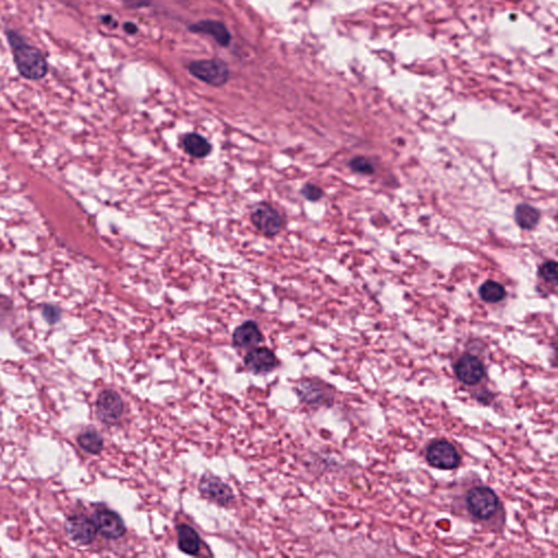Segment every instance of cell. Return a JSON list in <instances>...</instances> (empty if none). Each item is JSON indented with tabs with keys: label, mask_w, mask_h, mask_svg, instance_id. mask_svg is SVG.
<instances>
[{
	"label": "cell",
	"mask_w": 558,
	"mask_h": 558,
	"mask_svg": "<svg viewBox=\"0 0 558 558\" xmlns=\"http://www.w3.org/2000/svg\"><path fill=\"white\" fill-rule=\"evenodd\" d=\"M464 517L492 531H502L505 523V510L494 491L482 483L471 485L455 502Z\"/></svg>",
	"instance_id": "cell-1"
},
{
	"label": "cell",
	"mask_w": 558,
	"mask_h": 558,
	"mask_svg": "<svg viewBox=\"0 0 558 558\" xmlns=\"http://www.w3.org/2000/svg\"><path fill=\"white\" fill-rule=\"evenodd\" d=\"M7 38L19 74L28 80L43 79L49 71V65L41 51L26 43L17 31H8Z\"/></svg>",
	"instance_id": "cell-2"
},
{
	"label": "cell",
	"mask_w": 558,
	"mask_h": 558,
	"mask_svg": "<svg viewBox=\"0 0 558 558\" xmlns=\"http://www.w3.org/2000/svg\"><path fill=\"white\" fill-rule=\"evenodd\" d=\"M425 459L431 467L454 470L462 464V457L453 443L446 439L432 441L425 449Z\"/></svg>",
	"instance_id": "cell-3"
},
{
	"label": "cell",
	"mask_w": 558,
	"mask_h": 558,
	"mask_svg": "<svg viewBox=\"0 0 558 558\" xmlns=\"http://www.w3.org/2000/svg\"><path fill=\"white\" fill-rule=\"evenodd\" d=\"M189 71L200 81L212 87H221L229 79V68L226 62L219 59L193 61L188 66Z\"/></svg>",
	"instance_id": "cell-4"
},
{
	"label": "cell",
	"mask_w": 558,
	"mask_h": 558,
	"mask_svg": "<svg viewBox=\"0 0 558 558\" xmlns=\"http://www.w3.org/2000/svg\"><path fill=\"white\" fill-rule=\"evenodd\" d=\"M198 492L206 500L221 507H230L234 505L236 496L231 487L223 482L221 477L212 473H204L198 482Z\"/></svg>",
	"instance_id": "cell-5"
},
{
	"label": "cell",
	"mask_w": 558,
	"mask_h": 558,
	"mask_svg": "<svg viewBox=\"0 0 558 558\" xmlns=\"http://www.w3.org/2000/svg\"><path fill=\"white\" fill-rule=\"evenodd\" d=\"M251 221L261 234L269 238L277 236L285 225L284 216L269 203H260L255 206L251 213Z\"/></svg>",
	"instance_id": "cell-6"
},
{
	"label": "cell",
	"mask_w": 558,
	"mask_h": 558,
	"mask_svg": "<svg viewBox=\"0 0 558 558\" xmlns=\"http://www.w3.org/2000/svg\"><path fill=\"white\" fill-rule=\"evenodd\" d=\"M454 372L460 383L467 386L479 385L485 378L482 360L472 353H464L455 362Z\"/></svg>",
	"instance_id": "cell-7"
},
{
	"label": "cell",
	"mask_w": 558,
	"mask_h": 558,
	"mask_svg": "<svg viewBox=\"0 0 558 558\" xmlns=\"http://www.w3.org/2000/svg\"><path fill=\"white\" fill-rule=\"evenodd\" d=\"M124 401L119 394L112 389H107L99 394L96 400V416L107 425L117 423L124 414Z\"/></svg>",
	"instance_id": "cell-8"
},
{
	"label": "cell",
	"mask_w": 558,
	"mask_h": 558,
	"mask_svg": "<svg viewBox=\"0 0 558 558\" xmlns=\"http://www.w3.org/2000/svg\"><path fill=\"white\" fill-rule=\"evenodd\" d=\"M92 519L94 521L97 532L110 540H117V539L122 538L127 532V528H126L122 518L112 510L106 509V508L99 509L95 512Z\"/></svg>",
	"instance_id": "cell-9"
},
{
	"label": "cell",
	"mask_w": 558,
	"mask_h": 558,
	"mask_svg": "<svg viewBox=\"0 0 558 558\" xmlns=\"http://www.w3.org/2000/svg\"><path fill=\"white\" fill-rule=\"evenodd\" d=\"M244 366L255 375L271 373L278 366L276 355L265 347L252 348L244 357Z\"/></svg>",
	"instance_id": "cell-10"
},
{
	"label": "cell",
	"mask_w": 558,
	"mask_h": 558,
	"mask_svg": "<svg viewBox=\"0 0 558 558\" xmlns=\"http://www.w3.org/2000/svg\"><path fill=\"white\" fill-rule=\"evenodd\" d=\"M298 396L305 404L311 406H328L332 403V394L325 384L305 380L296 386Z\"/></svg>",
	"instance_id": "cell-11"
},
{
	"label": "cell",
	"mask_w": 558,
	"mask_h": 558,
	"mask_svg": "<svg viewBox=\"0 0 558 558\" xmlns=\"http://www.w3.org/2000/svg\"><path fill=\"white\" fill-rule=\"evenodd\" d=\"M66 531L72 541L81 546L91 544L97 534V529L93 519L83 515L69 517L66 523Z\"/></svg>",
	"instance_id": "cell-12"
},
{
	"label": "cell",
	"mask_w": 558,
	"mask_h": 558,
	"mask_svg": "<svg viewBox=\"0 0 558 558\" xmlns=\"http://www.w3.org/2000/svg\"><path fill=\"white\" fill-rule=\"evenodd\" d=\"M263 341L259 325L254 321H246L239 325L232 332V345L240 349H252Z\"/></svg>",
	"instance_id": "cell-13"
},
{
	"label": "cell",
	"mask_w": 558,
	"mask_h": 558,
	"mask_svg": "<svg viewBox=\"0 0 558 558\" xmlns=\"http://www.w3.org/2000/svg\"><path fill=\"white\" fill-rule=\"evenodd\" d=\"M190 31L194 33L208 34L221 46H228V44L230 43L231 36L228 28L219 21H200L196 24H192L190 26Z\"/></svg>",
	"instance_id": "cell-14"
},
{
	"label": "cell",
	"mask_w": 558,
	"mask_h": 558,
	"mask_svg": "<svg viewBox=\"0 0 558 558\" xmlns=\"http://www.w3.org/2000/svg\"><path fill=\"white\" fill-rule=\"evenodd\" d=\"M178 548L187 555L196 556L201 551L198 533L188 525H178Z\"/></svg>",
	"instance_id": "cell-15"
},
{
	"label": "cell",
	"mask_w": 558,
	"mask_h": 558,
	"mask_svg": "<svg viewBox=\"0 0 558 558\" xmlns=\"http://www.w3.org/2000/svg\"><path fill=\"white\" fill-rule=\"evenodd\" d=\"M183 147L187 154L194 158H204L211 154L212 145L198 133H191L183 137Z\"/></svg>",
	"instance_id": "cell-16"
},
{
	"label": "cell",
	"mask_w": 558,
	"mask_h": 558,
	"mask_svg": "<svg viewBox=\"0 0 558 558\" xmlns=\"http://www.w3.org/2000/svg\"><path fill=\"white\" fill-rule=\"evenodd\" d=\"M540 212L529 204H519L515 210V219L521 228L531 230L538 226L540 221Z\"/></svg>",
	"instance_id": "cell-17"
},
{
	"label": "cell",
	"mask_w": 558,
	"mask_h": 558,
	"mask_svg": "<svg viewBox=\"0 0 558 558\" xmlns=\"http://www.w3.org/2000/svg\"><path fill=\"white\" fill-rule=\"evenodd\" d=\"M78 443L81 448L92 455L99 454L104 448V439H103L102 435L93 430L80 434L78 437Z\"/></svg>",
	"instance_id": "cell-18"
},
{
	"label": "cell",
	"mask_w": 558,
	"mask_h": 558,
	"mask_svg": "<svg viewBox=\"0 0 558 558\" xmlns=\"http://www.w3.org/2000/svg\"><path fill=\"white\" fill-rule=\"evenodd\" d=\"M480 297L489 303H498L506 297V290L500 282L487 280L479 289Z\"/></svg>",
	"instance_id": "cell-19"
},
{
	"label": "cell",
	"mask_w": 558,
	"mask_h": 558,
	"mask_svg": "<svg viewBox=\"0 0 558 558\" xmlns=\"http://www.w3.org/2000/svg\"><path fill=\"white\" fill-rule=\"evenodd\" d=\"M539 275L546 282L556 284V282H557V263H556V261L551 260V261L546 262V263L541 265L540 269H539Z\"/></svg>",
	"instance_id": "cell-20"
},
{
	"label": "cell",
	"mask_w": 558,
	"mask_h": 558,
	"mask_svg": "<svg viewBox=\"0 0 558 558\" xmlns=\"http://www.w3.org/2000/svg\"><path fill=\"white\" fill-rule=\"evenodd\" d=\"M351 169L357 173L364 174V175H372L375 171L374 166L368 158L363 156H357L350 160Z\"/></svg>",
	"instance_id": "cell-21"
},
{
	"label": "cell",
	"mask_w": 558,
	"mask_h": 558,
	"mask_svg": "<svg viewBox=\"0 0 558 558\" xmlns=\"http://www.w3.org/2000/svg\"><path fill=\"white\" fill-rule=\"evenodd\" d=\"M302 196H305L307 200L312 201V202H315V201L321 200L323 198V192L322 188H320L319 185H313V183H307V185H303L301 189Z\"/></svg>",
	"instance_id": "cell-22"
},
{
	"label": "cell",
	"mask_w": 558,
	"mask_h": 558,
	"mask_svg": "<svg viewBox=\"0 0 558 558\" xmlns=\"http://www.w3.org/2000/svg\"><path fill=\"white\" fill-rule=\"evenodd\" d=\"M44 316H45L47 322L53 324V323H56L57 321L59 320L60 312H59L58 309H56V307L47 305V307H45V309H44Z\"/></svg>",
	"instance_id": "cell-23"
},
{
	"label": "cell",
	"mask_w": 558,
	"mask_h": 558,
	"mask_svg": "<svg viewBox=\"0 0 558 558\" xmlns=\"http://www.w3.org/2000/svg\"><path fill=\"white\" fill-rule=\"evenodd\" d=\"M125 31L127 33L135 34L137 33V28L133 23L128 22L125 23Z\"/></svg>",
	"instance_id": "cell-24"
}]
</instances>
